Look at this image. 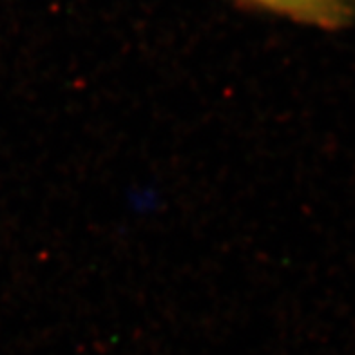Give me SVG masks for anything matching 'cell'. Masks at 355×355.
Wrapping results in <instances>:
<instances>
[{"instance_id":"6da1fadb","label":"cell","mask_w":355,"mask_h":355,"mask_svg":"<svg viewBox=\"0 0 355 355\" xmlns=\"http://www.w3.org/2000/svg\"><path fill=\"white\" fill-rule=\"evenodd\" d=\"M321 29L346 28L355 19V0H238Z\"/></svg>"}]
</instances>
